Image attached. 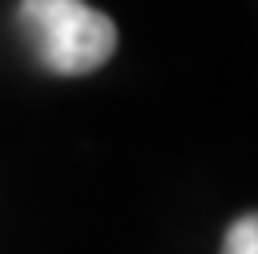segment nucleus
I'll return each instance as SVG.
<instances>
[{
    "label": "nucleus",
    "mask_w": 258,
    "mask_h": 254,
    "mask_svg": "<svg viewBox=\"0 0 258 254\" xmlns=\"http://www.w3.org/2000/svg\"><path fill=\"white\" fill-rule=\"evenodd\" d=\"M16 20L52 77L97 73L117 52V24L85 0H20Z\"/></svg>",
    "instance_id": "f257e3e1"
},
{
    "label": "nucleus",
    "mask_w": 258,
    "mask_h": 254,
    "mask_svg": "<svg viewBox=\"0 0 258 254\" xmlns=\"http://www.w3.org/2000/svg\"><path fill=\"white\" fill-rule=\"evenodd\" d=\"M222 254H258V214H242L226 230Z\"/></svg>",
    "instance_id": "f03ea898"
}]
</instances>
